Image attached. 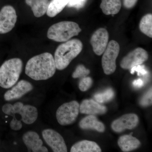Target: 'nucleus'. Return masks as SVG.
Masks as SVG:
<instances>
[{
  "label": "nucleus",
  "instance_id": "nucleus-25",
  "mask_svg": "<svg viewBox=\"0 0 152 152\" xmlns=\"http://www.w3.org/2000/svg\"><path fill=\"white\" fill-rule=\"evenodd\" d=\"M93 84V80L90 77H86L81 79L79 83V88L82 91H86Z\"/></svg>",
  "mask_w": 152,
  "mask_h": 152
},
{
  "label": "nucleus",
  "instance_id": "nucleus-20",
  "mask_svg": "<svg viewBox=\"0 0 152 152\" xmlns=\"http://www.w3.org/2000/svg\"><path fill=\"white\" fill-rule=\"evenodd\" d=\"M121 7V0H102L100 8L105 15H116L119 12Z\"/></svg>",
  "mask_w": 152,
  "mask_h": 152
},
{
  "label": "nucleus",
  "instance_id": "nucleus-3",
  "mask_svg": "<svg viewBox=\"0 0 152 152\" xmlns=\"http://www.w3.org/2000/svg\"><path fill=\"white\" fill-rule=\"evenodd\" d=\"M23 63L19 58L7 60L0 67V87L9 89L18 80L22 70Z\"/></svg>",
  "mask_w": 152,
  "mask_h": 152
},
{
  "label": "nucleus",
  "instance_id": "nucleus-5",
  "mask_svg": "<svg viewBox=\"0 0 152 152\" xmlns=\"http://www.w3.org/2000/svg\"><path fill=\"white\" fill-rule=\"evenodd\" d=\"M80 104L76 101L65 103L59 107L56 118L60 125L65 126L75 123L78 116Z\"/></svg>",
  "mask_w": 152,
  "mask_h": 152
},
{
  "label": "nucleus",
  "instance_id": "nucleus-32",
  "mask_svg": "<svg viewBox=\"0 0 152 152\" xmlns=\"http://www.w3.org/2000/svg\"><path fill=\"white\" fill-rule=\"evenodd\" d=\"M23 105V104L21 102H18L13 105L15 113L19 114Z\"/></svg>",
  "mask_w": 152,
  "mask_h": 152
},
{
  "label": "nucleus",
  "instance_id": "nucleus-12",
  "mask_svg": "<svg viewBox=\"0 0 152 152\" xmlns=\"http://www.w3.org/2000/svg\"><path fill=\"white\" fill-rule=\"evenodd\" d=\"M33 88L34 87L30 82L21 80L6 92L4 95V99L7 101L18 99L32 91Z\"/></svg>",
  "mask_w": 152,
  "mask_h": 152
},
{
  "label": "nucleus",
  "instance_id": "nucleus-17",
  "mask_svg": "<svg viewBox=\"0 0 152 152\" xmlns=\"http://www.w3.org/2000/svg\"><path fill=\"white\" fill-rule=\"evenodd\" d=\"M71 152H101L100 147L94 142L82 140L74 144L70 150Z\"/></svg>",
  "mask_w": 152,
  "mask_h": 152
},
{
  "label": "nucleus",
  "instance_id": "nucleus-16",
  "mask_svg": "<svg viewBox=\"0 0 152 152\" xmlns=\"http://www.w3.org/2000/svg\"><path fill=\"white\" fill-rule=\"evenodd\" d=\"M118 143L122 151L125 152L137 149L141 145L140 142L131 134L121 136Z\"/></svg>",
  "mask_w": 152,
  "mask_h": 152
},
{
  "label": "nucleus",
  "instance_id": "nucleus-7",
  "mask_svg": "<svg viewBox=\"0 0 152 152\" xmlns=\"http://www.w3.org/2000/svg\"><path fill=\"white\" fill-rule=\"evenodd\" d=\"M42 135L47 145L54 152H67L65 142L59 133L50 129H45L42 132Z\"/></svg>",
  "mask_w": 152,
  "mask_h": 152
},
{
  "label": "nucleus",
  "instance_id": "nucleus-4",
  "mask_svg": "<svg viewBox=\"0 0 152 152\" xmlns=\"http://www.w3.org/2000/svg\"><path fill=\"white\" fill-rule=\"evenodd\" d=\"M82 30L79 25L72 21L59 22L51 26L47 33L49 39L57 42H66L78 35Z\"/></svg>",
  "mask_w": 152,
  "mask_h": 152
},
{
  "label": "nucleus",
  "instance_id": "nucleus-11",
  "mask_svg": "<svg viewBox=\"0 0 152 152\" xmlns=\"http://www.w3.org/2000/svg\"><path fill=\"white\" fill-rule=\"evenodd\" d=\"M139 121L138 116L135 114H125L115 120L111 125L113 130L116 133H121L126 129H132L137 126Z\"/></svg>",
  "mask_w": 152,
  "mask_h": 152
},
{
  "label": "nucleus",
  "instance_id": "nucleus-27",
  "mask_svg": "<svg viewBox=\"0 0 152 152\" xmlns=\"http://www.w3.org/2000/svg\"><path fill=\"white\" fill-rule=\"evenodd\" d=\"M135 72L137 73L138 75L139 76H144L147 75L148 72L144 65H138L134 66L131 69V73L134 74Z\"/></svg>",
  "mask_w": 152,
  "mask_h": 152
},
{
  "label": "nucleus",
  "instance_id": "nucleus-9",
  "mask_svg": "<svg viewBox=\"0 0 152 152\" xmlns=\"http://www.w3.org/2000/svg\"><path fill=\"white\" fill-rule=\"evenodd\" d=\"M148 58V55L145 50L141 48H137L124 57L120 65L123 69H131L134 66L142 64Z\"/></svg>",
  "mask_w": 152,
  "mask_h": 152
},
{
  "label": "nucleus",
  "instance_id": "nucleus-24",
  "mask_svg": "<svg viewBox=\"0 0 152 152\" xmlns=\"http://www.w3.org/2000/svg\"><path fill=\"white\" fill-rule=\"evenodd\" d=\"M90 73V71L86 69L83 65H79L76 67L75 72L72 75L74 79L82 78L87 77Z\"/></svg>",
  "mask_w": 152,
  "mask_h": 152
},
{
  "label": "nucleus",
  "instance_id": "nucleus-10",
  "mask_svg": "<svg viewBox=\"0 0 152 152\" xmlns=\"http://www.w3.org/2000/svg\"><path fill=\"white\" fill-rule=\"evenodd\" d=\"M109 38V33L104 28H100L94 33L90 42L96 54L99 56L103 53L108 44Z\"/></svg>",
  "mask_w": 152,
  "mask_h": 152
},
{
  "label": "nucleus",
  "instance_id": "nucleus-29",
  "mask_svg": "<svg viewBox=\"0 0 152 152\" xmlns=\"http://www.w3.org/2000/svg\"><path fill=\"white\" fill-rule=\"evenodd\" d=\"M2 110L4 113L15 118V113L14 111L13 106L10 104H6L2 108Z\"/></svg>",
  "mask_w": 152,
  "mask_h": 152
},
{
  "label": "nucleus",
  "instance_id": "nucleus-30",
  "mask_svg": "<svg viewBox=\"0 0 152 152\" xmlns=\"http://www.w3.org/2000/svg\"><path fill=\"white\" fill-rule=\"evenodd\" d=\"M21 121L17 119L16 117L13 118L10 123V127L12 129L15 131H19L22 128Z\"/></svg>",
  "mask_w": 152,
  "mask_h": 152
},
{
  "label": "nucleus",
  "instance_id": "nucleus-13",
  "mask_svg": "<svg viewBox=\"0 0 152 152\" xmlns=\"http://www.w3.org/2000/svg\"><path fill=\"white\" fill-rule=\"evenodd\" d=\"M80 113L89 115H102L105 113L107 109L93 99H85L80 105Z\"/></svg>",
  "mask_w": 152,
  "mask_h": 152
},
{
  "label": "nucleus",
  "instance_id": "nucleus-33",
  "mask_svg": "<svg viewBox=\"0 0 152 152\" xmlns=\"http://www.w3.org/2000/svg\"><path fill=\"white\" fill-rule=\"evenodd\" d=\"M133 85L134 88H140L143 86L144 83L143 80L141 79L135 80L133 82Z\"/></svg>",
  "mask_w": 152,
  "mask_h": 152
},
{
  "label": "nucleus",
  "instance_id": "nucleus-23",
  "mask_svg": "<svg viewBox=\"0 0 152 152\" xmlns=\"http://www.w3.org/2000/svg\"><path fill=\"white\" fill-rule=\"evenodd\" d=\"M115 93L112 89L109 88L102 93L96 94L94 98L98 102L104 103L110 102L113 99Z\"/></svg>",
  "mask_w": 152,
  "mask_h": 152
},
{
  "label": "nucleus",
  "instance_id": "nucleus-21",
  "mask_svg": "<svg viewBox=\"0 0 152 152\" xmlns=\"http://www.w3.org/2000/svg\"><path fill=\"white\" fill-rule=\"evenodd\" d=\"M70 0H52L49 3L47 11V15L50 18H53L60 13L66 6L68 4Z\"/></svg>",
  "mask_w": 152,
  "mask_h": 152
},
{
  "label": "nucleus",
  "instance_id": "nucleus-8",
  "mask_svg": "<svg viewBox=\"0 0 152 152\" xmlns=\"http://www.w3.org/2000/svg\"><path fill=\"white\" fill-rule=\"evenodd\" d=\"M17 20V15L13 7L7 5L3 7L0 11V34L9 33L15 26Z\"/></svg>",
  "mask_w": 152,
  "mask_h": 152
},
{
  "label": "nucleus",
  "instance_id": "nucleus-22",
  "mask_svg": "<svg viewBox=\"0 0 152 152\" xmlns=\"http://www.w3.org/2000/svg\"><path fill=\"white\" fill-rule=\"evenodd\" d=\"M140 28L142 32L150 38L152 37V14H147L142 18L140 23Z\"/></svg>",
  "mask_w": 152,
  "mask_h": 152
},
{
  "label": "nucleus",
  "instance_id": "nucleus-31",
  "mask_svg": "<svg viewBox=\"0 0 152 152\" xmlns=\"http://www.w3.org/2000/svg\"><path fill=\"white\" fill-rule=\"evenodd\" d=\"M138 0H124V6L127 9L133 7L136 4Z\"/></svg>",
  "mask_w": 152,
  "mask_h": 152
},
{
  "label": "nucleus",
  "instance_id": "nucleus-18",
  "mask_svg": "<svg viewBox=\"0 0 152 152\" xmlns=\"http://www.w3.org/2000/svg\"><path fill=\"white\" fill-rule=\"evenodd\" d=\"M25 2L31 7L34 15L37 18L42 17L47 12L49 0H25Z\"/></svg>",
  "mask_w": 152,
  "mask_h": 152
},
{
  "label": "nucleus",
  "instance_id": "nucleus-1",
  "mask_svg": "<svg viewBox=\"0 0 152 152\" xmlns=\"http://www.w3.org/2000/svg\"><path fill=\"white\" fill-rule=\"evenodd\" d=\"M56 70L54 58L46 52L30 59L26 65L25 73L35 80H45L54 76Z\"/></svg>",
  "mask_w": 152,
  "mask_h": 152
},
{
  "label": "nucleus",
  "instance_id": "nucleus-26",
  "mask_svg": "<svg viewBox=\"0 0 152 152\" xmlns=\"http://www.w3.org/2000/svg\"><path fill=\"white\" fill-rule=\"evenodd\" d=\"M140 104L144 107L152 104V88L144 95L140 101Z\"/></svg>",
  "mask_w": 152,
  "mask_h": 152
},
{
  "label": "nucleus",
  "instance_id": "nucleus-19",
  "mask_svg": "<svg viewBox=\"0 0 152 152\" xmlns=\"http://www.w3.org/2000/svg\"><path fill=\"white\" fill-rule=\"evenodd\" d=\"M19 114L21 116V121L23 122L26 124H31L37 119L38 110L34 106L25 105Z\"/></svg>",
  "mask_w": 152,
  "mask_h": 152
},
{
  "label": "nucleus",
  "instance_id": "nucleus-15",
  "mask_svg": "<svg viewBox=\"0 0 152 152\" xmlns=\"http://www.w3.org/2000/svg\"><path fill=\"white\" fill-rule=\"evenodd\" d=\"M79 126L83 129L94 130L101 133L104 132L105 129L104 124L94 115H89L83 118L79 123Z\"/></svg>",
  "mask_w": 152,
  "mask_h": 152
},
{
  "label": "nucleus",
  "instance_id": "nucleus-6",
  "mask_svg": "<svg viewBox=\"0 0 152 152\" xmlns=\"http://www.w3.org/2000/svg\"><path fill=\"white\" fill-rule=\"evenodd\" d=\"M120 45L118 42L112 40L109 42L102 57V66L107 75L113 73L116 69V61L119 54Z\"/></svg>",
  "mask_w": 152,
  "mask_h": 152
},
{
  "label": "nucleus",
  "instance_id": "nucleus-14",
  "mask_svg": "<svg viewBox=\"0 0 152 152\" xmlns=\"http://www.w3.org/2000/svg\"><path fill=\"white\" fill-rule=\"evenodd\" d=\"M23 142L29 151L33 152H39L43 146V142L38 134L34 131H28L23 136Z\"/></svg>",
  "mask_w": 152,
  "mask_h": 152
},
{
  "label": "nucleus",
  "instance_id": "nucleus-2",
  "mask_svg": "<svg viewBox=\"0 0 152 152\" xmlns=\"http://www.w3.org/2000/svg\"><path fill=\"white\" fill-rule=\"evenodd\" d=\"M83 48V43L77 39L60 45L55 51L54 58L56 69L63 70L67 67L72 61L80 54Z\"/></svg>",
  "mask_w": 152,
  "mask_h": 152
},
{
  "label": "nucleus",
  "instance_id": "nucleus-28",
  "mask_svg": "<svg viewBox=\"0 0 152 152\" xmlns=\"http://www.w3.org/2000/svg\"><path fill=\"white\" fill-rule=\"evenodd\" d=\"M87 0H70L67 6L69 7L79 9L85 6Z\"/></svg>",
  "mask_w": 152,
  "mask_h": 152
}]
</instances>
